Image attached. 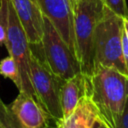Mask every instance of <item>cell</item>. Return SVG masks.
<instances>
[{"instance_id": "6da1fadb", "label": "cell", "mask_w": 128, "mask_h": 128, "mask_svg": "<svg viewBox=\"0 0 128 128\" xmlns=\"http://www.w3.org/2000/svg\"><path fill=\"white\" fill-rule=\"evenodd\" d=\"M88 96L100 119L115 128L128 98V76L111 67H98L89 77Z\"/></svg>"}, {"instance_id": "7a4b0ae2", "label": "cell", "mask_w": 128, "mask_h": 128, "mask_svg": "<svg viewBox=\"0 0 128 128\" xmlns=\"http://www.w3.org/2000/svg\"><path fill=\"white\" fill-rule=\"evenodd\" d=\"M123 19L104 7L93 42V71L98 67H111L128 76L122 55Z\"/></svg>"}, {"instance_id": "3957f363", "label": "cell", "mask_w": 128, "mask_h": 128, "mask_svg": "<svg viewBox=\"0 0 128 128\" xmlns=\"http://www.w3.org/2000/svg\"><path fill=\"white\" fill-rule=\"evenodd\" d=\"M104 11L100 0H78L73 8V28L76 58L81 72L93 73V42L95 30Z\"/></svg>"}, {"instance_id": "277c9868", "label": "cell", "mask_w": 128, "mask_h": 128, "mask_svg": "<svg viewBox=\"0 0 128 128\" xmlns=\"http://www.w3.org/2000/svg\"><path fill=\"white\" fill-rule=\"evenodd\" d=\"M31 49V48H30ZM30 81L35 99L56 122L63 118L60 105V90L64 79L56 76L31 50L29 59Z\"/></svg>"}, {"instance_id": "5b68a950", "label": "cell", "mask_w": 128, "mask_h": 128, "mask_svg": "<svg viewBox=\"0 0 128 128\" xmlns=\"http://www.w3.org/2000/svg\"><path fill=\"white\" fill-rule=\"evenodd\" d=\"M39 47L43 59L38 57L56 76L67 80L81 72L76 56L45 16H43V37Z\"/></svg>"}, {"instance_id": "8992f818", "label": "cell", "mask_w": 128, "mask_h": 128, "mask_svg": "<svg viewBox=\"0 0 128 128\" xmlns=\"http://www.w3.org/2000/svg\"><path fill=\"white\" fill-rule=\"evenodd\" d=\"M18 68L20 79H21V90L31 94L34 98V91L30 81V44L28 42L26 33L16 15V12L8 0V29L7 38L4 45Z\"/></svg>"}, {"instance_id": "52a82bcc", "label": "cell", "mask_w": 128, "mask_h": 128, "mask_svg": "<svg viewBox=\"0 0 128 128\" xmlns=\"http://www.w3.org/2000/svg\"><path fill=\"white\" fill-rule=\"evenodd\" d=\"M45 16L58 31L69 49L76 56L74 28H73V8L71 0H34Z\"/></svg>"}, {"instance_id": "ba28073f", "label": "cell", "mask_w": 128, "mask_h": 128, "mask_svg": "<svg viewBox=\"0 0 128 128\" xmlns=\"http://www.w3.org/2000/svg\"><path fill=\"white\" fill-rule=\"evenodd\" d=\"M8 107L19 128L48 127L51 117L31 94L19 91L18 96Z\"/></svg>"}, {"instance_id": "9c48e42d", "label": "cell", "mask_w": 128, "mask_h": 128, "mask_svg": "<svg viewBox=\"0 0 128 128\" xmlns=\"http://www.w3.org/2000/svg\"><path fill=\"white\" fill-rule=\"evenodd\" d=\"M26 33L30 45H40L43 37V14L34 0H9Z\"/></svg>"}, {"instance_id": "30bf717a", "label": "cell", "mask_w": 128, "mask_h": 128, "mask_svg": "<svg viewBox=\"0 0 128 128\" xmlns=\"http://www.w3.org/2000/svg\"><path fill=\"white\" fill-rule=\"evenodd\" d=\"M89 92V77L82 72L65 80L60 90V105L63 117L68 116L78 102Z\"/></svg>"}, {"instance_id": "8fae6325", "label": "cell", "mask_w": 128, "mask_h": 128, "mask_svg": "<svg viewBox=\"0 0 128 128\" xmlns=\"http://www.w3.org/2000/svg\"><path fill=\"white\" fill-rule=\"evenodd\" d=\"M98 118L100 117L97 108L90 97L85 96L68 116L56 122V128H92Z\"/></svg>"}, {"instance_id": "7c38bea8", "label": "cell", "mask_w": 128, "mask_h": 128, "mask_svg": "<svg viewBox=\"0 0 128 128\" xmlns=\"http://www.w3.org/2000/svg\"><path fill=\"white\" fill-rule=\"evenodd\" d=\"M0 75L4 78L10 79L18 88V90H21V79L19 75V71L17 68V65L14 61V59L11 56L4 57L0 61Z\"/></svg>"}, {"instance_id": "4fadbf2b", "label": "cell", "mask_w": 128, "mask_h": 128, "mask_svg": "<svg viewBox=\"0 0 128 128\" xmlns=\"http://www.w3.org/2000/svg\"><path fill=\"white\" fill-rule=\"evenodd\" d=\"M102 5L114 13L115 15L121 17L122 19L128 20V7L126 0H100Z\"/></svg>"}, {"instance_id": "5bb4252c", "label": "cell", "mask_w": 128, "mask_h": 128, "mask_svg": "<svg viewBox=\"0 0 128 128\" xmlns=\"http://www.w3.org/2000/svg\"><path fill=\"white\" fill-rule=\"evenodd\" d=\"M8 29V0H0V46L5 45Z\"/></svg>"}, {"instance_id": "9a60e30c", "label": "cell", "mask_w": 128, "mask_h": 128, "mask_svg": "<svg viewBox=\"0 0 128 128\" xmlns=\"http://www.w3.org/2000/svg\"><path fill=\"white\" fill-rule=\"evenodd\" d=\"M0 128H19L9 107L0 97Z\"/></svg>"}, {"instance_id": "2e32d148", "label": "cell", "mask_w": 128, "mask_h": 128, "mask_svg": "<svg viewBox=\"0 0 128 128\" xmlns=\"http://www.w3.org/2000/svg\"><path fill=\"white\" fill-rule=\"evenodd\" d=\"M115 128H128V98L125 102L124 108H123L121 115L116 123Z\"/></svg>"}, {"instance_id": "e0dca14e", "label": "cell", "mask_w": 128, "mask_h": 128, "mask_svg": "<svg viewBox=\"0 0 128 128\" xmlns=\"http://www.w3.org/2000/svg\"><path fill=\"white\" fill-rule=\"evenodd\" d=\"M92 128H108V127H107V125H106L100 118H98V119L94 122Z\"/></svg>"}, {"instance_id": "ac0fdd59", "label": "cell", "mask_w": 128, "mask_h": 128, "mask_svg": "<svg viewBox=\"0 0 128 128\" xmlns=\"http://www.w3.org/2000/svg\"><path fill=\"white\" fill-rule=\"evenodd\" d=\"M123 26H124L125 33H126V36H127V39H128V20L127 19H123Z\"/></svg>"}, {"instance_id": "d6986e66", "label": "cell", "mask_w": 128, "mask_h": 128, "mask_svg": "<svg viewBox=\"0 0 128 128\" xmlns=\"http://www.w3.org/2000/svg\"><path fill=\"white\" fill-rule=\"evenodd\" d=\"M77 1H78V0H71V2H72V3H73V5H75V4H76V2H77Z\"/></svg>"}]
</instances>
